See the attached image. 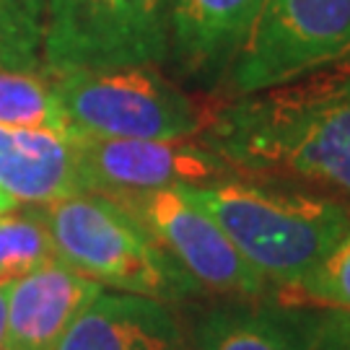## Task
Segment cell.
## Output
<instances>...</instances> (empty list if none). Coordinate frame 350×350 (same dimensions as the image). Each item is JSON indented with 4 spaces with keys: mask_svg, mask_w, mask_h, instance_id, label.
<instances>
[{
    "mask_svg": "<svg viewBox=\"0 0 350 350\" xmlns=\"http://www.w3.org/2000/svg\"><path fill=\"white\" fill-rule=\"evenodd\" d=\"M189 335L195 350H348L350 319L306 301L234 299L205 309Z\"/></svg>",
    "mask_w": 350,
    "mask_h": 350,
    "instance_id": "obj_9",
    "label": "cell"
},
{
    "mask_svg": "<svg viewBox=\"0 0 350 350\" xmlns=\"http://www.w3.org/2000/svg\"><path fill=\"white\" fill-rule=\"evenodd\" d=\"M348 350H350V348H348Z\"/></svg>",
    "mask_w": 350,
    "mask_h": 350,
    "instance_id": "obj_20",
    "label": "cell"
},
{
    "mask_svg": "<svg viewBox=\"0 0 350 350\" xmlns=\"http://www.w3.org/2000/svg\"><path fill=\"white\" fill-rule=\"evenodd\" d=\"M81 192H133L176 185H208L234 176L231 166L202 140L88 138L70 133Z\"/></svg>",
    "mask_w": 350,
    "mask_h": 350,
    "instance_id": "obj_8",
    "label": "cell"
},
{
    "mask_svg": "<svg viewBox=\"0 0 350 350\" xmlns=\"http://www.w3.org/2000/svg\"><path fill=\"white\" fill-rule=\"evenodd\" d=\"M57 350H195L172 304L101 291Z\"/></svg>",
    "mask_w": 350,
    "mask_h": 350,
    "instance_id": "obj_12",
    "label": "cell"
},
{
    "mask_svg": "<svg viewBox=\"0 0 350 350\" xmlns=\"http://www.w3.org/2000/svg\"><path fill=\"white\" fill-rule=\"evenodd\" d=\"M13 211H18V202L13 200L11 195H8L5 189L0 187V215H5V213H13Z\"/></svg>",
    "mask_w": 350,
    "mask_h": 350,
    "instance_id": "obj_19",
    "label": "cell"
},
{
    "mask_svg": "<svg viewBox=\"0 0 350 350\" xmlns=\"http://www.w3.org/2000/svg\"><path fill=\"white\" fill-rule=\"evenodd\" d=\"M0 187L31 208L81 192L70 133L0 125Z\"/></svg>",
    "mask_w": 350,
    "mask_h": 350,
    "instance_id": "obj_13",
    "label": "cell"
},
{
    "mask_svg": "<svg viewBox=\"0 0 350 350\" xmlns=\"http://www.w3.org/2000/svg\"><path fill=\"white\" fill-rule=\"evenodd\" d=\"M68 133L88 138H198L205 114L156 68H107L50 75Z\"/></svg>",
    "mask_w": 350,
    "mask_h": 350,
    "instance_id": "obj_4",
    "label": "cell"
},
{
    "mask_svg": "<svg viewBox=\"0 0 350 350\" xmlns=\"http://www.w3.org/2000/svg\"><path fill=\"white\" fill-rule=\"evenodd\" d=\"M306 304L350 319V226L299 288Z\"/></svg>",
    "mask_w": 350,
    "mask_h": 350,
    "instance_id": "obj_17",
    "label": "cell"
},
{
    "mask_svg": "<svg viewBox=\"0 0 350 350\" xmlns=\"http://www.w3.org/2000/svg\"><path fill=\"white\" fill-rule=\"evenodd\" d=\"M198 138L234 174L319 189L350 205V57L208 114Z\"/></svg>",
    "mask_w": 350,
    "mask_h": 350,
    "instance_id": "obj_1",
    "label": "cell"
},
{
    "mask_svg": "<svg viewBox=\"0 0 350 350\" xmlns=\"http://www.w3.org/2000/svg\"><path fill=\"white\" fill-rule=\"evenodd\" d=\"M57 260L39 208L0 215V286L34 273Z\"/></svg>",
    "mask_w": 350,
    "mask_h": 350,
    "instance_id": "obj_15",
    "label": "cell"
},
{
    "mask_svg": "<svg viewBox=\"0 0 350 350\" xmlns=\"http://www.w3.org/2000/svg\"><path fill=\"white\" fill-rule=\"evenodd\" d=\"M0 125L68 133L50 75L44 70L0 68Z\"/></svg>",
    "mask_w": 350,
    "mask_h": 350,
    "instance_id": "obj_14",
    "label": "cell"
},
{
    "mask_svg": "<svg viewBox=\"0 0 350 350\" xmlns=\"http://www.w3.org/2000/svg\"><path fill=\"white\" fill-rule=\"evenodd\" d=\"M47 0H0V68L42 70Z\"/></svg>",
    "mask_w": 350,
    "mask_h": 350,
    "instance_id": "obj_16",
    "label": "cell"
},
{
    "mask_svg": "<svg viewBox=\"0 0 350 350\" xmlns=\"http://www.w3.org/2000/svg\"><path fill=\"white\" fill-rule=\"evenodd\" d=\"M265 0H174L172 52L179 73L218 86L228 78Z\"/></svg>",
    "mask_w": 350,
    "mask_h": 350,
    "instance_id": "obj_11",
    "label": "cell"
},
{
    "mask_svg": "<svg viewBox=\"0 0 350 350\" xmlns=\"http://www.w3.org/2000/svg\"><path fill=\"white\" fill-rule=\"evenodd\" d=\"M39 213L57 260L104 291L146 296L172 306L205 293L156 239L107 195L75 192L42 205Z\"/></svg>",
    "mask_w": 350,
    "mask_h": 350,
    "instance_id": "obj_3",
    "label": "cell"
},
{
    "mask_svg": "<svg viewBox=\"0 0 350 350\" xmlns=\"http://www.w3.org/2000/svg\"><path fill=\"white\" fill-rule=\"evenodd\" d=\"M174 0H47L42 70L159 68L172 52Z\"/></svg>",
    "mask_w": 350,
    "mask_h": 350,
    "instance_id": "obj_5",
    "label": "cell"
},
{
    "mask_svg": "<svg viewBox=\"0 0 350 350\" xmlns=\"http://www.w3.org/2000/svg\"><path fill=\"white\" fill-rule=\"evenodd\" d=\"M350 57V0H265L228 70L234 96Z\"/></svg>",
    "mask_w": 350,
    "mask_h": 350,
    "instance_id": "obj_6",
    "label": "cell"
},
{
    "mask_svg": "<svg viewBox=\"0 0 350 350\" xmlns=\"http://www.w3.org/2000/svg\"><path fill=\"white\" fill-rule=\"evenodd\" d=\"M5 314H8V286H0V350L5 338Z\"/></svg>",
    "mask_w": 350,
    "mask_h": 350,
    "instance_id": "obj_18",
    "label": "cell"
},
{
    "mask_svg": "<svg viewBox=\"0 0 350 350\" xmlns=\"http://www.w3.org/2000/svg\"><path fill=\"white\" fill-rule=\"evenodd\" d=\"M107 198L125 208L205 293L228 299H265L275 293L182 185L112 192Z\"/></svg>",
    "mask_w": 350,
    "mask_h": 350,
    "instance_id": "obj_7",
    "label": "cell"
},
{
    "mask_svg": "<svg viewBox=\"0 0 350 350\" xmlns=\"http://www.w3.org/2000/svg\"><path fill=\"white\" fill-rule=\"evenodd\" d=\"M104 288L60 260L8 286L3 350H57L73 322Z\"/></svg>",
    "mask_w": 350,
    "mask_h": 350,
    "instance_id": "obj_10",
    "label": "cell"
},
{
    "mask_svg": "<svg viewBox=\"0 0 350 350\" xmlns=\"http://www.w3.org/2000/svg\"><path fill=\"white\" fill-rule=\"evenodd\" d=\"M182 189L280 293H299L350 226L348 202L304 185L234 174Z\"/></svg>",
    "mask_w": 350,
    "mask_h": 350,
    "instance_id": "obj_2",
    "label": "cell"
}]
</instances>
